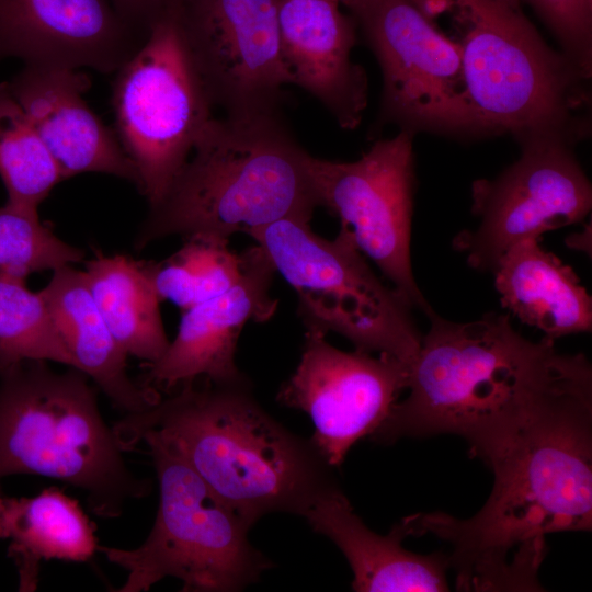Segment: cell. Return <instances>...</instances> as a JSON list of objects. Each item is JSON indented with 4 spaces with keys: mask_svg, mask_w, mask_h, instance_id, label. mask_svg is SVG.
Wrapping results in <instances>:
<instances>
[{
    "mask_svg": "<svg viewBox=\"0 0 592 592\" xmlns=\"http://www.w3.org/2000/svg\"><path fill=\"white\" fill-rule=\"evenodd\" d=\"M83 273L103 319L127 355L144 363L159 360L170 342L159 309L161 301L141 261L98 253L86 262Z\"/></svg>",
    "mask_w": 592,
    "mask_h": 592,
    "instance_id": "23",
    "label": "cell"
},
{
    "mask_svg": "<svg viewBox=\"0 0 592 592\" xmlns=\"http://www.w3.org/2000/svg\"><path fill=\"white\" fill-rule=\"evenodd\" d=\"M312 530L330 538L345 556L352 588L358 592L447 591V555L415 554L402 546L399 523L388 535L371 531L355 514L335 482L318 492L300 514Z\"/></svg>",
    "mask_w": 592,
    "mask_h": 592,
    "instance_id": "19",
    "label": "cell"
},
{
    "mask_svg": "<svg viewBox=\"0 0 592 592\" xmlns=\"http://www.w3.org/2000/svg\"><path fill=\"white\" fill-rule=\"evenodd\" d=\"M409 367L388 354L341 351L326 335L306 332L300 361L277 401L306 412L311 444L330 466L342 464L361 439L372 436L408 383Z\"/></svg>",
    "mask_w": 592,
    "mask_h": 592,
    "instance_id": "14",
    "label": "cell"
},
{
    "mask_svg": "<svg viewBox=\"0 0 592 592\" xmlns=\"http://www.w3.org/2000/svg\"><path fill=\"white\" fill-rule=\"evenodd\" d=\"M68 348L72 367L81 371L125 414L157 403L162 395L127 372V353L103 319L83 271L71 265L54 271L41 291Z\"/></svg>",
    "mask_w": 592,
    "mask_h": 592,
    "instance_id": "20",
    "label": "cell"
},
{
    "mask_svg": "<svg viewBox=\"0 0 592 592\" xmlns=\"http://www.w3.org/2000/svg\"><path fill=\"white\" fill-rule=\"evenodd\" d=\"M349 9L382 69L384 121L412 135L477 133L458 52L411 0H356Z\"/></svg>",
    "mask_w": 592,
    "mask_h": 592,
    "instance_id": "12",
    "label": "cell"
},
{
    "mask_svg": "<svg viewBox=\"0 0 592 592\" xmlns=\"http://www.w3.org/2000/svg\"><path fill=\"white\" fill-rule=\"evenodd\" d=\"M572 139L559 134L520 141V158L492 180L473 183L474 230L453 240L470 267L493 272L515 243L540 239L549 230L580 223L592 205L591 183L571 150Z\"/></svg>",
    "mask_w": 592,
    "mask_h": 592,
    "instance_id": "11",
    "label": "cell"
},
{
    "mask_svg": "<svg viewBox=\"0 0 592 592\" xmlns=\"http://www.w3.org/2000/svg\"><path fill=\"white\" fill-rule=\"evenodd\" d=\"M145 37L110 0H0V60L111 73Z\"/></svg>",
    "mask_w": 592,
    "mask_h": 592,
    "instance_id": "16",
    "label": "cell"
},
{
    "mask_svg": "<svg viewBox=\"0 0 592 592\" xmlns=\"http://www.w3.org/2000/svg\"><path fill=\"white\" fill-rule=\"evenodd\" d=\"M23 361L73 365L42 292L30 291L25 277L0 271V373Z\"/></svg>",
    "mask_w": 592,
    "mask_h": 592,
    "instance_id": "26",
    "label": "cell"
},
{
    "mask_svg": "<svg viewBox=\"0 0 592 592\" xmlns=\"http://www.w3.org/2000/svg\"><path fill=\"white\" fill-rule=\"evenodd\" d=\"M539 241L522 240L499 259L492 273L502 307L554 341L591 331V296L572 267Z\"/></svg>",
    "mask_w": 592,
    "mask_h": 592,
    "instance_id": "21",
    "label": "cell"
},
{
    "mask_svg": "<svg viewBox=\"0 0 592 592\" xmlns=\"http://www.w3.org/2000/svg\"><path fill=\"white\" fill-rule=\"evenodd\" d=\"M118 14L136 31L147 35L151 24L173 4L174 0H110Z\"/></svg>",
    "mask_w": 592,
    "mask_h": 592,
    "instance_id": "29",
    "label": "cell"
},
{
    "mask_svg": "<svg viewBox=\"0 0 592 592\" xmlns=\"http://www.w3.org/2000/svg\"><path fill=\"white\" fill-rule=\"evenodd\" d=\"M124 453L81 371L23 361L0 373V494L8 476H45L83 491L94 515L118 517L152 490Z\"/></svg>",
    "mask_w": 592,
    "mask_h": 592,
    "instance_id": "6",
    "label": "cell"
},
{
    "mask_svg": "<svg viewBox=\"0 0 592 592\" xmlns=\"http://www.w3.org/2000/svg\"><path fill=\"white\" fill-rule=\"evenodd\" d=\"M241 254L240 280L221 295L184 310L163 355L144 363L143 384L159 392L196 378L216 385L249 384L236 364L237 342L247 322H265L274 315L277 299L270 287L276 272L258 244Z\"/></svg>",
    "mask_w": 592,
    "mask_h": 592,
    "instance_id": "15",
    "label": "cell"
},
{
    "mask_svg": "<svg viewBox=\"0 0 592 592\" xmlns=\"http://www.w3.org/2000/svg\"><path fill=\"white\" fill-rule=\"evenodd\" d=\"M115 133L139 177L149 207L166 195L212 118V102L172 8L116 71Z\"/></svg>",
    "mask_w": 592,
    "mask_h": 592,
    "instance_id": "9",
    "label": "cell"
},
{
    "mask_svg": "<svg viewBox=\"0 0 592 592\" xmlns=\"http://www.w3.org/2000/svg\"><path fill=\"white\" fill-rule=\"evenodd\" d=\"M55 160L62 180L98 172L138 187V172L115 130L89 107L83 93L89 78L78 69L24 65L7 81Z\"/></svg>",
    "mask_w": 592,
    "mask_h": 592,
    "instance_id": "17",
    "label": "cell"
},
{
    "mask_svg": "<svg viewBox=\"0 0 592 592\" xmlns=\"http://www.w3.org/2000/svg\"><path fill=\"white\" fill-rule=\"evenodd\" d=\"M84 250L71 246L41 221L37 210L7 203L0 207V271L26 277L84 260Z\"/></svg>",
    "mask_w": 592,
    "mask_h": 592,
    "instance_id": "27",
    "label": "cell"
},
{
    "mask_svg": "<svg viewBox=\"0 0 592 592\" xmlns=\"http://www.w3.org/2000/svg\"><path fill=\"white\" fill-rule=\"evenodd\" d=\"M332 0H280L281 49L291 83L315 96L341 128L353 129L367 105V76L353 62V20Z\"/></svg>",
    "mask_w": 592,
    "mask_h": 592,
    "instance_id": "18",
    "label": "cell"
},
{
    "mask_svg": "<svg viewBox=\"0 0 592 592\" xmlns=\"http://www.w3.org/2000/svg\"><path fill=\"white\" fill-rule=\"evenodd\" d=\"M531 4L588 81L592 70V0H521Z\"/></svg>",
    "mask_w": 592,
    "mask_h": 592,
    "instance_id": "28",
    "label": "cell"
},
{
    "mask_svg": "<svg viewBox=\"0 0 592 592\" xmlns=\"http://www.w3.org/2000/svg\"><path fill=\"white\" fill-rule=\"evenodd\" d=\"M171 8L213 105L227 115L277 111L291 83L280 0H174Z\"/></svg>",
    "mask_w": 592,
    "mask_h": 592,
    "instance_id": "13",
    "label": "cell"
},
{
    "mask_svg": "<svg viewBox=\"0 0 592 592\" xmlns=\"http://www.w3.org/2000/svg\"><path fill=\"white\" fill-rule=\"evenodd\" d=\"M160 301L170 300L183 310L221 295L242 275V254L228 247V239L195 235L167 259L141 261Z\"/></svg>",
    "mask_w": 592,
    "mask_h": 592,
    "instance_id": "24",
    "label": "cell"
},
{
    "mask_svg": "<svg viewBox=\"0 0 592 592\" xmlns=\"http://www.w3.org/2000/svg\"><path fill=\"white\" fill-rule=\"evenodd\" d=\"M428 332L409 367L408 395L371 436L456 434L491 465L537 421L592 398V367L581 353L519 333L510 316L488 312L455 322L431 310Z\"/></svg>",
    "mask_w": 592,
    "mask_h": 592,
    "instance_id": "1",
    "label": "cell"
},
{
    "mask_svg": "<svg viewBox=\"0 0 592 592\" xmlns=\"http://www.w3.org/2000/svg\"><path fill=\"white\" fill-rule=\"evenodd\" d=\"M249 235L297 295L306 332H334L356 350L391 355L408 367L421 344L411 308L379 280L341 225L328 240L309 221L286 218Z\"/></svg>",
    "mask_w": 592,
    "mask_h": 592,
    "instance_id": "8",
    "label": "cell"
},
{
    "mask_svg": "<svg viewBox=\"0 0 592 592\" xmlns=\"http://www.w3.org/2000/svg\"><path fill=\"white\" fill-rule=\"evenodd\" d=\"M193 156L136 232L141 250L169 236L246 235L281 219L310 221L318 205L309 153L277 111L212 117Z\"/></svg>",
    "mask_w": 592,
    "mask_h": 592,
    "instance_id": "4",
    "label": "cell"
},
{
    "mask_svg": "<svg viewBox=\"0 0 592 592\" xmlns=\"http://www.w3.org/2000/svg\"><path fill=\"white\" fill-rule=\"evenodd\" d=\"M457 49L477 133L581 136L587 80L549 47L521 0H411Z\"/></svg>",
    "mask_w": 592,
    "mask_h": 592,
    "instance_id": "5",
    "label": "cell"
},
{
    "mask_svg": "<svg viewBox=\"0 0 592 592\" xmlns=\"http://www.w3.org/2000/svg\"><path fill=\"white\" fill-rule=\"evenodd\" d=\"M490 468V497L473 517L418 513L400 523L408 536L449 544L460 591H540L547 535L591 530L592 399L542 418Z\"/></svg>",
    "mask_w": 592,
    "mask_h": 592,
    "instance_id": "2",
    "label": "cell"
},
{
    "mask_svg": "<svg viewBox=\"0 0 592 592\" xmlns=\"http://www.w3.org/2000/svg\"><path fill=\"white\" fill-rule=\"evenodd\" d=\"M150 408L112 426L124 451L155 439L182 457L251 527L272 512L300 514L333 481L310 440L286 430L250 385L205 378L180 384Z\"/></svg>",
    "mask_w": 592,
    "mask_h": 592,
    "instance_id": "3",
    "label": "cell"
},
{
    "mask_svg": "<svg viewBox=\"0 0 592 592\" xmlns=\"http://www.w3.org/2000/svg\"><path fill=\"white\" fill-rule=\"evenodd\" d=\"M412 134L379 139L355 161L309 155L308 171L318 205L338 217L411 309L428 315L410 257L414 157Z\"/></svg>",
    "mask_w": 592,
    "mask_h": 592,
    "instance_id": "10",
    "label": "cell"
},
{
    "mask_svg": "<svg viewBox=\"0 0 592 592\" xmlns=\"http://www.w3.org/2000/svg\"><path fill=\"white\" fill-rule=\"evenodd\" d=\"M332 1H335L338 2L339 4H344L345 7H350L354 1L356 0H332Z\"/></svg>",
    "mask_w": 592,
    "mask_h": 592,
    "instance_id": "30",
    "label": "cell"
},
{
    "mask_svg": "<svg viewBox=\"0 0 592 592\" xmlns=\"http://www.w3.org/2000/svg\"><path fill=\"white\" fill-rule=\"evenodd\" d=\"M159 485L152 528L136 548L98 546L127 572L117 592L148 591L172 577L184 592H237L257 581L271 561L248 539L249 526L175 452L145 439Z\"/></svg>",
    "mask_w": 592,
    "mask_h": 592,
    "instance_id": "7",
    "label": "cell"
},
{
    "mask_svg": "<svg viewBox=\"0 0 592 592\" xmlns=\"http://www.w3.org/2000/svg\"><path fill=\"white\" fill-rule=\"evenodd\" d=\"M0 177L7 203L37 210L62 177L27 114L0 83Z\"/></svg>",
    "mask_w": 592,
    "mask_h": 592,
    "instance_id": "25",
    "label": "cell"
},
{
    "mask_svg": "<svg viewBox=\"0 0 592 592\" xmlns=\"http://www.w3.org/2000/svg\"><path fill=\"white\" fill-rule=\"evenodd\" d=\"M19 574V591L37 589L41 562H84L98 550L95 527L79 503L57 487L30 498L0 494V540Z\"/></svg>",
    "mask_w": 592,
    "mask_h": 592,
    "instance_id": "22",
    "label": "cell"
}]
</instances>
